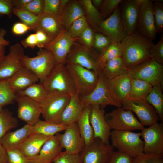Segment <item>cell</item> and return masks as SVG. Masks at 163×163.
<instances>
[{"mask_svg": "<svg viewBox=\"0 0 163 163\" xmlns=\"http://www.w3.org/2000/svg\"><path fill=\"white\" fill-rule=\"evenodd\" d=\"M63 149L56 134L46 141L37 155L29 159L30 163H52Z\"/></svg>", "mask_w": 163, "mask_h": 163, "instance_id": "cb8c5ba5", "label": "cell"}, {"mask_svg": "<svg viewBox=\"0 0 163 163\" xmlns=\"http://www.w3.org/2000/svg\"><path fill=\"white\" fill-rule=\"evenodd\" d=\"M14 8L12 0H0V17L6 16L11 18Z\"/></svg>", "mask_w": 163, "mask_h": 163, "instance_id": "db71d44e", "label": "cell"}, {"mask_svg": "<svg viewBox=\"0 0 163 163\" xmlns=\"http://www.w3.org/2000/svg\"><path fill=\"white\" fill-rule=\"evenodd\" d=\"M31 30L43 31L51 41L65 30L59 15L43 13L38 16L36 24Z\"/></svg>", "mask_w": 163, "mask_h": 163, "instance_id": "7402d4cb", "label": "cell"}, {"mask_svg": "<svg viewBox=\"0 0 163 163\" xmlns=\"http://www.w3.org/2000/svg\"><path fill=\"white\" fill-rule=\"evenodd\" d=\"M0 163H9L7 151L0 143Z\"/></svg>", "mask_w": 163, "mask_h": 163, "instance_id": "680465c9", "label": "cell"}, {"mask_svg": "<svg viewBox=\"0 0 163 163\" xmlns=\"http://www.w3.org/2000/svg\"><path fill=\"white\" fill-rule=\"evenodd\" d=\"M133 158L124 153L114 151L108 163H133Z\"/></svg>", "mask_w": 163, "mask_h": 163, "instance_id": "f5cc1de1", "label": "cell"}, {"mask_svg": "<svg viewBox=\"0 0 163 163\" xmlns=\"http://www.w3.org/2000/svg\"><path fill=\"white\" fill-rule=\"evenodd\" d=\"M6 151L9 163H30L29 158L19 149Z\"/></svg>", "mask_w": 163, "mask_h": 163, "instance_id": "f907efd6", "label": "cell"}, {"mask_svg": "<svg viewBox=\"0 0 163 163\" xmlns=\"http://www.w3.org/2000/svg\"><path fill=\"white\" fill-rule=\"evenodd\" d=\"M37 53L36 56L32 57L25 55L22 59L23 64L42 81L56 64L50 51L45 48L41 49Z\"/></svg>", "mask_w": 163, "mask_h": 163, "instance_id": "52a82bcc", "label": "cell"}, {"mask_svg": "<svg viewBox=\"0 0 163 163\" xmlns=\"http://www.w3.org/2000/svg\"><path fill=\"white\" fill-rule=\"evenodd\" d=\"M132 78L143 80L152 86L163 84V65L152 59L129 70Z\"/></svg>", "mask_w": 163, "mask_h": 163, "instance_id": "9c48e42d", "label": "cell"}, {"mask_svg": "<svg viewBox=\"0 0 163 163\" xmlns=\"http://www.w3.org/2000/svg\"><path fill=\"white\" fill-rule=\"evenodd\" d=\"M91 111V106L86 107L76 122L84 141L85 148L89 146L95 139L93 130L90 122Z\"/></svg>", "mask_w": 163, "mask_h": 163, "instance_id": "f546056e", "label": "cell"}, {"mask_svg": "<svg viewBox=\"0 0 163 163\" xmlns=\"http://www.w3.org/2000/svg\"><path fill=\"white\" fill-rule=\"evenodd\" d=\"M90 120L94 139L98 138L108 144L111 130L105 117L104 108L97 104L91 106Z\"/></svg>", "mask_w": 163, "mask_h": 163, "instance_id": "44dd1931", "label": "cell"}, {"mask_svg": "<svg viewBox=\"0 0 163 163\" xmlns=\"http://www.w3.org/2000/svg\"><path fill=\"white\" fill-rule=\"evenodd\" d=\"M144 141L143 152L146 154H163V123L158 122L141 132Z\"/></svg>", "mask_w": 163, "mask_h": 163, "instance_id": "4fadbf2b", "label": "cell"}, {"mask_svg": "<svg viewBox=\"0 0 163 163\" xmlns=\"http://www.w3.org/2000/svg\"><path fill=\"white\" fill-rule=\"evenodd\" d=\"M48 94L42 83H36L16 94L27 96L40 104L45 99Z\"/></svg>", "mask_w": 163, "mask_h": 163, "instance_id": "8d00e7d4", "label": "cell"}, {"mask_svg": "<svg viewBox=\"0 0 163 163\" xmlns=\"http://www.w3.org/2000/svg\"><path fill=\"white\" fill-rule=\"evenodd\" d=\"M65 64L77 94L80 96H86L91 93L97 84L99 74L79 65Z\"/></svg>", "mask_w": 163, "mask_h": 163, "instance_id": "5b68a950", "label": "cell"}, {"mask_svg": "<svg viewBox=\"0 0 163 163\" xmlns=\"http://www.w3.org/2000/svg\"><path fill=\"white\" fill-rule=\"evenodd\" d=\"M153 1L142 0L136 29L138 33L153 40L157 33L153 14Z\"/></svg>", "mask_w": 163, "mask_h": 163, "instance_id": "9a60e30c", "label": "cell"}, {"mask_svg": "<svg viewBox=\"0 0 163 163\" xmlns=\"http://www.w3.org/2000/svg\"><path fill=\"white\" fill-rule=\"evenodd\" d=\"M105 117L111 130L142 131L145 128L132 111L122 107L105 114Z\"/></svg>", "mask_w": 163, "mask_h": 163, "instance_id": "8992f818", "label": "cell"}, {"mask_svg": "<svg viewBox=\"0 0 163 163\" xmlns=\"http://www.w3.org/2000/svg\"><path fill=\"white\" fill-rule=\"evenodd\" d=\"M163 86L158 84L153 86L152 89L145 98L146 101L154 108L159 119L163 121Z\"/></svg>", "mask_w": 163, "mask_h": 163, "instance_id": "e575fe53", "label": "cell"}, {"mask_svg": "<svg viewBox=\"0 0 163 163\" xmlns=\"http://www.w3.org/2000/svg\"><path fill=\"white\" fill-rule=\"evenodd\" d=\"M133 163H163V154L143 152L133 158Z\"/></svg>", "mask_w": 163, "mask_h": 163, "instance_id": "c3c4849f", "label": "cell"}, {"mask_svg": "<svg viewBox=\"0 0 163 163\" xmlns=\"http://www.w3.org/2000/svg\"><path fill=\"white\" fill-rule=\"evenodd\" d=\"M153 14L157 33L163 31V3L162 0L155 1L153 4Z\"/></svg>", "mask_w": 163, "mask_h": 163, "instance_id": "60d3db41", "label": "cell"}, {"mask_svg": "<svg viewBox=\"0 0 163 163\" xmlns=\"http://www.w3.org/2000/svg\"><path fill=\"white\" fill-rule=\"evenodd\" d=\"M78 38H72L67 31L64 30L45 46L53 54L56 64H65L67 56L74 43Z\"/></svg>", "mask_w": 163, "mask_h": 163, "instance_id": "ffe728a7", "label": "cell"}, {"mask_svg": "<svg viewBox=\"0 0 163 163\" xmlns=\"http://www.w3.org/2000/svg\"><path fill=\"white\" fill-rule=\"evenodd\" d=\"M32 126L27 124L14 131L7 132L1 138L0 143L6 150L18 149L25 139L30 135Z\"/></svg>", "mask_w": 163, "mask_h": 163, "instance_id": "83f0119b", "label": "cell"}, {"mask_svg": "<svg viewBox=\"0 0 163 163\" xmlns=\"http://www.w3.org/2000/svg\"><path fill=\"white\" fill-rule=\"evenodd\" d=\"M18 125L17 119L9 111L3 108L0 110V140L7 132Z\"/></svg>", "mask_w": 163, "mask_h": 163, "instance_id": "74e56055", "label": "cell"}, {"mask_svg": "<svg viewBox=\"0 0 163 163\" xmlns=\"http://www.w3.org/2000/svg\"><path fill=\"white\" fill-rule=\"evenodd\" d=\"M17 94L11 88L8 78L0 79V106L2 107L13 103Z\"/></svg>", "mask_w": 163, "mask_h": 163, "instance_id": "f35d334b", "label": "cell"}, {"mask_svg": "<svg viewBox=\"0 0 163 163\" xmlns=\"http://www.w3.org/2000/svg\"><path fill=\"white\" fill-rule=\"evenodd\" d=\"M53 163H82L81 153L73 154L65 151L62 152L54 160Z\"/></svg>", "mask_w": 163, "mask_h": 163, "instance_id": "7dc6e473", "label": "cell"}, {"mask_svg": "<svg viewBox=\"0 0 163 163\" xmlns=\"http://www.w3.org/2000/svg\"><path fill=\"white\" fill-rule=\"evenodd\" d=\"M88 26L85 16H83L75 21L67 31L72 38H78L82 32Z\"/></svg>", "mask_w": 163, "mask_h": 163, "instance_id": "b9f144b4", "label": "cell"}, {"mask_svg": "<svg viewBox=\"0 0 163 163\" xmlns=\"http://www.w3.org/2000/svg\"><path fill=\"white\" fill-rule=\"evenodd\" d=\"M149 53L151 59L163 65V35L162 34L158 43L151 46Z\"/></svg>", "mask_w": 163, "mask_h": 163, "instance_id": "681fc988", "label": "cell"}, {"mask_svg": "<svg viewBox=\"0 0 163 163\" xmlns=\"http://www.w3.org/2000/svg\"><path fill=\"white\" fill-rule=\"evenodd\" d=\"M85 107L78 94L71 96L70 101L62 113L61 123L68 126L76 123Z\"/></svg>", "mask_w": 163, "mask_h": 163, "instance_id": "4316f807", "label": "cell"}, {"mask_svg": "<svg viewBox=\"0 0 163 163\" xmlns=\"http://www.w3.org/2000/svg\"><path fill=\"white\" fill-rule=\"evenodd\" d=\"M132 78L129 73L110 79H106L107 86L113 98L122 105L128 97Z\"/></svg>", "mask_w": 163, "mask_h": 163, "instance_id": "603a6c76", "label": "cell"}, {"mask_svg": "<svg viewBox=\"0 0 163 163\" xmlns=\"http://www.w3.org/2000/svg\"><path fill=\"white\" fill-rule=\"evenodd\" d=\"M82 7L89 26L95 31L101 22L103 20L99 11L93 6L91 0H78Z\"/></svg>", "mask_w": 163, "mask_h": 163, "instance_id": "d6a6232c", "label": "cell"}, {"mask_svg": "<svg viewBox=\"0 0 163 163\" xmlns=\"http://www.w3.org/2000/svg\"><path fill=\"white\" fill-rule=\"evenodd\" d=\"M65 30L67 31L76 20L85 16L84 10L78 0H70L59 15Z\"/></svg>", "mask_w": 163, "mask_h": 163, "instance_id": "f1b7e54d", "label": "cell"}, {"mask_svg": "<svg viewBox=\"0 0 163 163\" xmlns=\"http://www.w3.org/2000/svg\"><path fill=\"white\" fill-rule=\"evenodd\" d=\"M13 13L22 23L30 27L31 30L35 26L38 18V16L22 8H14Z\"/></svg>", "mask_w": 163, "mask_h": 163, "instance_id": "7bdbcfd3", "label": "cell"}, {"mask_svg": "<svg viewBox=\"0 0 163 163\" xmlns=\"http://www.w3.org/2000/svg\"><path fill=\"white\" fill-rule=\"evenodd\" d=\"M35 34L37 42V46L39 49L44 48L46 45L51 41L46 34L41 30L36 31Z\"/></svg>", "mask_w": 163, "mask_h": 163, "instance_id": "11a10c76", "label": "cell"}, {"mask_svg": "<svg viewBox=\"0 0 163 163\" xmlns=\"http://www.w3.org/2000/svg\"><path fill=\"white\" fill-rule=\"evenodd\" d=\"M80 99L85 107L97 104L104 108L108 105L117 107L122 105L115 101L111 96L107 88L106 79L100 72L98 75L97 84L93 91L86 96L79 95Z\"/></svg>", "mask_w": 163, "mask_h": 163, "instance_id": "30bf717a", "label": "cell"}, {"mask_svg": "<svg viewBox=\"0 0 163 163\" xmlns=\"http://www.w3.org/2000/svg\"><path fill=\"white\" fill-rule=\"evenodd\" d=\"M113 42L104 34L96 31L94 34L93 48L100 51L101 53L104 51Z\"/></svg>", "mask_w": 163, "mask_h": 163, "instance_id": "ee69618b", "label": "cell"}, {"mask_svg": "<svg viewBox=\"0 0 163 163\" xmlns=\"http://www.w3.org/2000/svg\"><path fill=\"white\" fill-rule=\"evenodd\" d=\"M18 105V118L33 126L39 120L41 114L40 104L29 97L17 94L15 99Z\"/></svg>", "mask_w": 163, "mask_h": 163, "instance_id": "2e32d148", "label": "cell"}, {"mask_svg": "<svg viewBox=\"0 0 163 163\" xmlns=\"http://www.w3.org/2000/svg\"><path fill=\"white\" fill-rule=\"evenodd\" d=\"M60 144L65 151L73 154L81 153L85 148L76 123L68 126L63 133H57Z\"/></svg>", "mask_w": 163, "mask_h": 163, "instance_id": "d6986e66", "label": "cell"}, {"mask_svg": "<svg viewBox=\"0 0 163 163\" xmlns=\"http://www.w3.org/2000/svg\"><path fill=\"white\" fill-rule=\"evenodd\" d=\"M122 0H103L100 9V13L103 19L110 16L118 7Z\"/></svg>", "mask_w": 163, "mask_h": 163, "instance_id": "f6af8a7d", "label": "cell"}, {"mask_svg": "<svg viewBox=\"0 0 163 163\" xmlns=\"http://www.w3.org/2000/svg\"><path fill=\"white\" fill-rule=\"evenodd\" d=\"M70 0H44L43 13L59 15Z\"/></svg>", "mask_w": 163, "mask_h": 163, "instance_id": "ab89813d", "label": "cell"}, {"mask_svg": "<svg viewBox=\"0 0 163 163\" xmlns=\"http://www.w3.org/2000/svg\"><path fill=\"white\" fill-rule=\"evenodd\" d=\"M125 65L130 70L150 59V50L152 41L134 32L127 35L121 42Z\"/></svg>", "mask_w": 163, "mask_h": 163, "instance_id": "6da1fadb", "label": "cell"}, {"mask_svg": "<svg viewBox=\"0 0 163 163\" xmlns=\"http://www.w3.org/2000/svg\"><path fill=\"white\" fill-rule=\"evenodd\" d=\"M7 30L2 28H0V44L9 46L10 42L5 40V36L7 34Z\"/></svg>", "mask_w": 163, "mask_h": 163, "instance_id": "91938a15", "label": "cell"}, {"mask_svg": "<svg viewBox=\"0 0 163 163\" xmlns=\"http://www.w3.org/2000/svg\"><path fill=\"white\" fill-rule=\"evenodd\" d=\"M142 0H122L119 5L123 26L127 35L136 29Z\"/></svg>", "mask_w": 163, "mask_h": 163, "instance_id": "ac0fdd59", "label": "cell"}, {"mask_svg": "<svg viewBox=\"0 0 163 163\" xmlns=\"http://www.w3.org/2000/svg\"><path fill=\"white\" fill-rule=\"evenodd\" d=\"M51 136L40 134H31L18 149L28 158H33L38 155L44 144Z\"/></svg>", "mask_w": 163, "mask_h": 163, "instance_id": "484cf974", "label": "cell"}, {"mask_svg": "<svg viewBox=\"0 0 163 163\" xmlns=\"http://www.w3.org/2000/svg\"><path fill=\"white\" fill-rule=\"evenodd\" d=\"M44 6V0H31L22 8L39 16L43 13Z\"/></svg>", "mask_w": 163, "mask_h": 163, "instance_id": "816d5d0a", "label": "cell"}, {"mask_svg": "<svg viewBox=\"0 0 163 163\" xmlns=\"http://www.w3.org/2000/svg\"><path fill=\"white\" fill-rule=\"evenodd\" d=\"M129 71L121 56L107 62L101 69V73L106 79H110L127 74Z\"/></svg>", "mask_w": 163, "mask_h": 163, "instance_id": "4dcf8cb0", "label": "cell"}, {"mask_svg": "<svg viewBox=\"0 0 163 163\" xmlns=\"http://www.w3.org/2000/svg\"><path fill=\"white\" fill-rule=\"evenodd\" d=\"M131 89L127 98L130 99L145 100L153 87L147 82L133 78H131Z\"/></svg>", "mask_w": 163, "mask_h": 163, "instance_id": "836d02e7", "label": "cell"}, {"mask_svg": "<svg viewBox=\"0 0 163 163\" xmlns=\"http://www.w3.org/2000/svg\"><path fill=\"white\" fill-rule=\"evenodd\" d=\"M94 31L89 26L82 32L78 38V40L83 46L91 50L93 48Z\"/></svg>", "mask_w": 163, "mask_h": 163, "instance_id": "bcb514c9", "label": "cell"}, {"mask_svg": "<svg viewBox=\"0 0 163 163\" xmlns=\"http://www.w3.org/2000/svg\"><path fill=\"white\" fill-rule=\"evenodd\" d=\"M42 82L48 93L62 92L71 96L77 93L65 64H56Z\"/></svg>", "mask_w": 163, "mask_h": 163, "instance_id": "7a4b0ae2", "label": "cell"}, {"mask_svg": "<svg viewBox=\"0 0 163 163\" xmlns=\"http://www.w3.org/2000/svg\"><path fill=\"white\" fill-rule=\"evenodd\" d=\"M2 108V107L0 106V110Z\"/></svg>", "mask_w": 163, "mask_h": 163, "instance_id": "e7e4bbea", "label": "cell"}, {"mask_svg": "<svg viewBox=\"0 0 163 163\" xmlns=\"http://www.w3.org/2000/svg\"><path fill=\"white\" fill-rule=\"evenodd\" d=\"M21 45L24 48H34L37 46V42L35 33L29 35L21 41Z\"/></svg>", "mask_w": 163, "mask_h": 163, "instance_id": "9f6ffc18", "label": "cell"}, {"mask_svg": "<svg viewBox=\"0 0 163 163\" xmlns=\"http://www.w3.org/2000/svg\"><path fill=\"white\" fill-rule=\"evenodd\" d=\"M6 46L5 45L0 44V63L5 56V52Z\"/></svg>", "mask_w": 163, "mask_h": 163, "instance_id": "be15d7a7", "label": "cell"}, {"mask_svg": "<svg viewBox=\"0 0 163 163\" xmlns=\"http://www.w3.org/2000/svg\"><path fill=\"white\" fill-rule=\"evenodd\" d=\"M70 98L71 95L66 93H48L40 104L41 114L44 120L54 123H61L62 113Z\"/></svg>", "mask_w": 163, "mask_h": 163, "instance_id": "277c9868", "label": "cell"}, {"mask_svg": "<svg viewBox=\"0 0 163 163\" xmlns=\"http://www.w3.org/2000/svg\"><path fill=\"white\" fill-rule=\"evenodd\" d=\"M77 41L71 47L66 57L65 64L79 65L99 74L101 72L97 63L99 54L92 52Z\"/></svg>", "mask_w": 163, "mask_h": 163, "instance_id": "ba28073f", "label": "cell"}, {"mask_svg": "<svg viewBox=\"0 0 163 163\" xmlns=\"http://www.w3.org/2000/svg\"><path fill=\"white\" fill-rule=\"evenodd\" d=\"M31 0H12L14 8H22Z\"/></svg>", "mask_w": 163, "mask_h": 163, "instance_id": "94428289", "label": "cell"}, {"mask_svg": "<svg viewBox=\"0 0 163 163\" xmlns=\"http://www.w3.org/2000/svg\"><path fill=\"white\" fill-rule=\"evenodd\" d=\"M141 136V132L111 130L110 137L111 145L118 151L134 158L143 152L144 142Z\"/></svg>", "mask_w": 163, "mask_h": 163, "instance_id": "3957f363", "label": "cell"}, {"mask_svg": "<svg viewBox=\"0 0 163 163\" xmlns=\"http://www.w3.org/2000/svg\"><path fill=\"white\" fill-rule=\"evenodd\" d=\"M122 48L121 42H113L103 52L99 54L97 59L98 67L101 70L107 61L122 56Z\"/></svg>", "mask_w": 163, "mask_h": 163, "instance_id": "d590c367", "label": "cell"}, {"mask_svg": "<svg viewBox=\"0 0 163 163\" xmlns=\"http://www.w3.org/2000/svg\"><path fill=\"white\" fill-rule=\"evenodd\" d=\"M31 28L25 24L21 22H17L13 25L12 31V32L17 35H21L25 33Z\"/></svg>", "mask_w": 163, "mask_h": 163, "instance_id": "6f0895ef", "label": "cell"}, {"mask_svg": "<svg viewBox=\"0 0 163 163\" xmlns=\"http://www.w3.org/2000/svg\"><path fill=\"white\" fill-rule=\"evenodd\" d=\"M114 151L113 148L110 144H106L100 139L95 138L81 153L82 163H108Z\"/></svg>", "mask_w": 163, "mask_h": 163, "instance_id": "5bb4252c", "label": "cell"}, {"mask_svg": "<svg viewBox=\"0 0 163 163\" xmlns=\"http://www.w3.org/2000/svg\"><path fill=\"white\" fill-rule=\"evenodd\" d=\"M39 80L40 79L34 73L24 66L8 78L10 87L16 94L37 83Z\"/></svg>", "mask_w": 163, "mask_h": 163, "instance_id": "d4e9b609", "label": "cell"}, {"mask_svg": "<svg viewBox=\"0 0 163 163\" xmlns=\"http://www.w3.org/2000/svg\"><path fill=\"white\" fill-rule=\"evenodd\" d=\"M24 55V49L21 44L11 45L9 53L0 63V79L10 78L23 66L22 59Z\"/></svg>", "mask_w": 163, "mask_h": 163, "instance_id": "7c38bea8", "label": "cell"}, {"mask_svg": "<svg viewBox=\"0 0 163 163\" xmlns=\"http://www.w3.org/2000/svg\"><path fill=\"white\" fill-rule=\"evenodd\" d=\"M97 32L106 35L113 42H121L127 35L121 18L119 5L110 16L101 22Z\"/></svg>", "mask_w": 163, "mask_h": 163, "instance_id": "e0dca14e", "label": "cell"}, {"mask_svg": "<svg viewBox=\"0 0 163 163\" xmlns=\"http://www.w3.org/2000/svg\"><path fill=\"white\" fill-rule=\"evenodd\" d=\"M67 127L61 123H54L40 120L35 125L32 126L30 134L38 133L52 136L64 131Z\"/></svg>", "mask_w": 163, "mask_h": 163, "instance_id": "1f68e13d", "label": "cell"}, {"mask_svg": "<svg viewBox=\"0 0 163 163\" xmlns=\"http://www.w3.org/2000/svg\"><path fill=\"white\" fill-rule=\"evenodd\" d=\"M122 107L136 113L143 126H150L160 120L154 107L145 100L127 99L123 103Z\"/></svg>", "mask_w": 163, "mask_h": 163, "instance_id": "8fae6325", "label": "cell"}, {"mask_svg": "<svg viewBox=\"0 0 163 163\" xmlns=\"http://www.w3.org/2000/svg\"><path fill=\"white\" fill-rule=\"evenodd\" d=\"M103 0H91L93 6L97 10H100L102 4Z\"/></svg>", "mask_w": 163, "mask_h": 163, "instance_id": "6125c7cd", "label": "cell"}]
</instances>
